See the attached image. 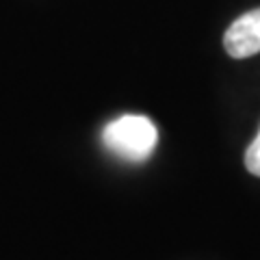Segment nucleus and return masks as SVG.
Listing matches in <instances>:
<instances>
[{
	"mask_svg": "<svg viewBox=\"0 0 260 260\" xmlns=\"http://www.w3.org/2000/svg\"><path fill=\"white\" fill-rule=\"evenodd\" d=\"M223 48L232 59H247L260 52V7L230 24L223 35Z\"/></svg>",
	"mask_w": 260,
	"mask_h": 260,
	"instance_id": "nucleus-2",
	"label": "nucleus"
},
{
	"mask_svg": "<svg viewBox=\"0 0 260 260\" xmlns=\"http://www.w3.org/2000/svg\"><path fill=\"white\" fill-rule=\"evenodd\" d=\"M102 143L119 158L141 162L152 156L158 143V128L145 115H121L102 130Z\"/></svg>",
	"mask_w": 260,
	"mask_h": 260,
	"instance_id": "nucleus-1",
	"label": "nucleus"
},
{
	"mask_svg": "<svg viewBox=\"0 0 260 260\" xmlns=\"http://www.w3.org/2000/svg\"><path fill=\"white\" fill-rule=\"evenodd\" d=\"M245 167H247L249 174L260 178V128H258L256 139L249 143V148L245 152Z\"/></svg>",
	"mask_w": 260,
	"mask_h": 260,
	"instance_id": "nucleus-3",
	"label": "nucleus"
}]
</instances>
